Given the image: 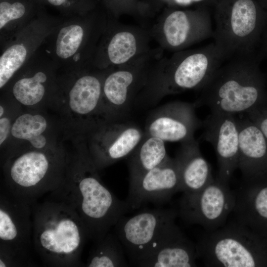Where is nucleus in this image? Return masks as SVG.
I'll list each match as a JSON object with an SVG mask.
<instances>
[{
  "instance_id": "nucleus-31",
  "label": "nucleus",
  "mask_w": 267,
  "mask_h": 267,
  "mask_svg": "<svg viewBox=\"0 0 267 267\" xmlns=\"http://www.w3.org/2000/svg\"><path fill=\"white\" fill-rule=\"evenodd\" d=\"M247 117L261 131L267 139V105H263L246 113Z\"/></svg>"
},
{
  "instance_id": "nucleus-1",
  "label": "nucleus",
  "mask_w": 267,
  "mask_h": 267,
  "mask_svg": "<svg viewBox=\"0 0 267 267\" xmlns=\"http://www.w3.org/2000/svg\"><path fill=\"white\" fill-rule=\"evenodd\" d=\"M90 157H83L65 173L49 197L70 206L81 220L89 239H102L129 210L101 181Z\"/></svg>"
},
{
  "instance_id": "nucleus-37",
  "label": "nucleus",
  "mask_w": 267,
  "mask_h": 267,
  "mask_svg": "<svg viewBox=\"0 0 267 267\" xmlns=\"http://www.w3.org/2000/svg\"><path fill=\"white\" fill-rule=\"evenodd\" d=\"M4 108L3 107L0 105V118H1L3 115V113H4Z\"/></svg>"
},
{
  "instance_id": "nucleus-35",
  "label": "nucleus",
  "mask_w": 267,
  "mask_h": 267,
  "mask_svg": "<svg viewBox=\"0 0 267 267\" xmlns=\"http://www.w3.org/2000/svg\"><path fill=\"white\" fill-rule=\"evenodd\" d=\"M50 4L57 7H67L70 5L76 0H46ZM95 5L93 0H83Z\"/></svg>"
},
{
  "instance_id": "nucleus-22",
  "label": "nucleus",
  "mask_w": 267,
  "mask_h": 267,
  "mask_svg": "<svg viewBox=\"0 0 267 267\" xmlns=\"http://www.w3.org/2000/svg\"><path fill=\"white\" fill-rule=\"evenodd\" d=\"M175 158L179 167L180 191L197 192L214 179L211 167L202 156L195 138L181 143Z\"/></svg>"
},
{
  "instance_id": "nucleus-10",
  "label": "nucleus",
  "mask_w": 267,
  "mask_h": 267,
  "mask_svg": "<svg viewBox=\"0 0 267 267\" xmlns=\"http://www.w3.org/2000/svg\"><path fill=\"white\" fill-rule=\"evenodd\" d=\"M149 30L160 48L174 52L213 38L214 33L209 13L200 9L167 8Z\"/></svg>"
},
{
  "instance_id": "nucleus-28",
  "label": "nucleus",
  "mask_w": 267,
  "mask_h": 267,
  "mask_svg": "<svg viewBox=\"0 0 267 267\" xmlns=\"http://www.w3.org/2000/svg\"><path fill=\"white\" fill-rule=\"evenodd\" d=\"M103 1L107 9L108 16L117 20L125 15L144 19L155 14L151 6L145 0H103Z\"/></svg>"
},
{
  "instance_id": "nucleus-38",
  "label": "nucleus",
  "mask_w": 267,
  "mask_h": 267,
  "mask_svg": "<svg viewBox=\"0 0 267 267\" xmlns=\"http://www.w3.org/2000/svg\"><path fill=\"white\" fill-rule=\"evenodd\" d=\"M264 0V3L265 4V5L267 7V0Z\"/></svg>"
},
{
  "instance_id": "nucleus-25",
  "label": "nucleus",
  "mask_w": 267,
  "mask_h": 267,
  "mask_svg": "<svg viewBox=\"0 0 267 267\" xmlns=\"http://www.w3.org/2000/svg\"><path fill=\"white\" fill-rule=\"evenodd\" d=\"M95 244L90 252L86 267H121L128 266L124 247L116 234L108 233Z\"/></svg>"
},
{
  "instance_id": "nucleus-8",
  "label": "nucleus",
  "mask_w": 267,
  "mask_h": 267,
  "mask_svg": "<svg viewBox=\"0 0 267 267\" xmlns=\"http://www.w3.org/2000/svg\"><path fill=\"white\" fill-rule=\"evenodd\" d=\"M33 204L4 189L0 194V267L25 265L33 243Z\"/></svg>"
},
{
  "instance_id": "nucleus-6",
  "label": "nucleus",
  "mask_w": 267,
  "mask_h": 267,
  "mask_svg": "<svg viewBox=\"0 0 267 267\" xmlns=\"http://www.w3.org/2000/svg\"><path fill=\"white\" fill-rule=\"evenodd\" d=\"M260 236L234 221L206 231L196 247L205 266L254 267L267 263V244Z\"/></svg>"
},
{
  "instance_id": "nucleus-26",
  "label": "nucleus",
  "mask_w": 267,
  "mask_h": 267,
  "mask_svg": "<svg viewBox=\"0 0 267 267\" xmlns=\"http://www.w3.org/2000/svg\"><path fill=\"white\" fill-rule=\"evenodd\" d=\"M47 127V122L41 115L29 113L18 117L11 126V134L15 138L28 141L36 149H43L46 139L43 134Z\"/></svg>"
},
{
  "instance_id": "nucleus-30",
  "label": "nucleus",
  "mask_w": 267,
  "mask_h": 267,
  "mask_svg": "<svg viewBox=\"0 0 267 267\" xmlns=\"http://www.w3.org/2000/svg\"><path fill=\"white\" fill-rule=\"evenodd\" d=\"M26 12V7L19 1H1L0 3V29L2 30L11 21L23 17Z\"/></svg>"
},
{
  "instance_id": "nucleus-19",
  "label": "nucleus",
  "mask_w": 267,
  "mask_h": 267,
  "mask_svg": "<svg viewBox=\"0 0 267 267\" xmlns=\"http://www.w3.org/2000/svg\"><path fill=\"white\" fill-rule=\"evenodd\" d=\"M197 258L196 244L175 223L135 265L148 267H196Z\"/></svg>"
},
{
  "instance_id": "nucleus-17",
  "label": "nucleus",
  "mask_w": 267,
  "mask_h": 267,
  "mask_svg": "<svg viewBox=\"0 0 267 267\" xmlns=\"http://www.w3.org/2000/svg\"><path fill=\"white\" fill-rule=\"evenodd\" d=\"M194 103L181 101L168 103L150 115L145 134L164 141L186 142L194 138L196 130L202 126L196 116Z\"/></svg>"
},
{
  "instance_id": "nucleus-14",
  "label": "nucleus",
  "mask_w": 267,
  "mask_h": 267,
  "mask_svg": "<svg viewBox=\"0 0 267 267\" xmlns=\"http://www.w3.org/2000/svg\"><path fill=\"white\" fill-rule=\"evenodd\" d=\"M108 17L96 12L87 13L78 22L62 26L58 32L54 51L62 61L79 58L92 65L93 57Z\"/></svg>"
},
{
  "instance_id": "nucleus-36",
  "label": "nucleus",
  "mask_w": 267,
  "mask_h": 267,
  "mask_svg": "<svg viewBox=\"0 0 267 267\" xmlns=\"http://www.w3.org/2000/svg\"><path fill=\"white\" fill-rule=\"evenodd\" d=\"M152 7L153 11L155 13L162 7L160 0H145Z\"/></svg>"
},
{
  "instance_id": "nucleus-11",
  "label": "nucleus",
  "mask_w": 267,
  "mask_h": 267,
  "mask_svg": "<svg viewBox=\"0 0 267 267\" xmlns=\"http://www.w3.org/2000/svg\"><path fill=\"white\" fill-rule=\"evenodd\" d=\"M152 40L149 29L108 16L92 66L105 69L126 64L149 52Z\"/></svg>"
},
{
  "instance_id": "nucleus-27",
  "label": "nucleus",
  "mask_w": 267,
  "mask_h": 267,
  "mask_svg": "<svg viewBox=\"0 0 267 267\" xmlns=\"http://www.w3.org/2000/svg\"><path fill=\"white\" fill-rule=\"evenodd\" d=\"M47 79L45 72L39 71L30 77L19 79L13 86V96L23 105L32 106L37 104L45 94L44 84Z\"/></svg>"
},
{
  "instance_id": "nucleus-16",
  "label": "nucleus",
  "mask_w": 267,
  "mask_h": 267,
  "mask_svg": "<svg viewBox=\"0 0 267 267\" xmlns=\"http://www.w3.org/2000/svg\"><path fill=\"white\" fill-rule=\"evenodd\" d=\"M180 191L179 167L176 158L166 161L145 172L129 185L126 201L130 210L151 202L163 204Z\"/></svg>"
},
{
  "instance_id": "nucleus-3",
  "label": "nucleus",
  "mask_w": 267,
  "mask_h": 267,
  "mask_svg": "<svg viewBox=\"0 0 267 267\" xmlns=\"http://www.w3.org/2000/svg\"><path fill=\"white\" fill-rule=\"evenodd\" d=\"M32 205L33 243L44 264L77 267L88 238L76 212L68 205L48 197Z\"/></svg>"
},
{
  "instance_id": "nucleus-4",
  "label": "nucleus",
  "mask_w": 267,
  "mask_h": 267,
  "mask_svg": "<svg viewBox=\"0 0 267 267\" xmlns=\"http://www.w3.org/2000/svg\"><path fill=\"white\" fill-rule=\"evenodd\" d=\"M226 61L214 43L162 57L140 94L151 101L191 89L200 90Z\"/></svg>"
},
{
  "instance_id": "nucleus-9",
  "label": "nucleus",
  "mask_w": 267,
  "mask_h": 267,
  "mask_svg": "<svg viewBox=\"0 0 267 267\" xmlns=\"http://www.w3.org/2000/svg\"><path fill=\"white\" fill-rule=\"evenodd\" d=\"M159 47L117 67L106 74L102 88V104L115 115L122 114L130 103L144 89L157 63L163 56Z\"/></svg>"
},
{
  "instance_id": "nucleus-5",
  "label": "nucleus",
  "mask_w": 267,
  "mask_h": 267,
  "mask_svg": "<svg viewBox=\"0 0 267 267\" xmlns=\"http://www.w3.org/2000/svg\"><path fill=\"white\" fill-rule=\"evenodd\" d=\"M215 19L214 43L226 61L259 53L267 13L254 0H223Z\"/></svg>"
},
{
  "instance_id": "nucleus-21",
  "label": "nucleus",
  "mask_w": 267,
  "mask_h": 267,
  "mask_svg": "<svg viewBox=\"0 0 267 267\" xmlns=\"http://www.w3.org/2000/svg\"><path fill=\"white\" fill-rule=\"evenodd\" d=\"M235 191V221L259 235L267 234V183L243 180Z\"/></svg>"
},
{
  "instance_id": "nucleus-12",
  "label": "nucleus",
  "mask_w": 267,
  "mask_h": 267,
  "mask_svg": "<svg viewBox=\"0 0 267 267\" xmlns=\"http://www.w3.org/2000/svg\"><path fill=\"white\" fill-rule=\"evenodd\" d=\"M235 201V191L229 183L216 178L197 192L183 193L178 216L188 223L202 226L206 231H213L225 224Z\"/></svg>"
},
{
  "instance_id": "nucleus-24",
  "label": "nucleus",
  "mask_w": 267,
  "mask_h": 267,
  "mask_svg": "<svg viewBox=\"0 0 267 267\" xmlns=\"http://www.w3.org/2000/svg\"><path fill=\"white\" fill-rule=\"evenodd\" d=\"M162 139L146 134L128 157L129 185L145 172L161 164L170 157Z\"/></svg>"
},
{
  "instance_id": "nucleus-29",
  "label": "nucleus",
  "mask_w": 267,
  "mask_h": 267,
  "mask_svg": "<svg viewBox=\"0 0 267 267\" xmlns=\"http://www.w3.org/2000/svg\"><path fill=\"white\" fill-rule=\"evenodd\" d=\"M28 55L27 46L22 43L8 47L0 57V88L1 89L25 62Z\"/></svg>"
},
{
  "instance_id": "nucleus-2",
  "label": "nucleus",
  "mask_w": 267,
  "mask_h": 267,
  "mask_svg": "<svg viewBox=\"0 0 267 267\" xmlns=\"http://www.w3.org/2000/svg\"><path fill=\"white\" fill-rule=\"evenodd\" d=\"M259 53L236 56L223 62L200 89L195 107L233 115L267 105L265 77Z\"/></svg>"
},
{
  "instance_id": "nucleus-33",
  "label": "nucleus",
  "mask_w": 267,
  "mask_h": 267,
  "mask_svg": "<svg viewBox=\"0 0 267 267\" xmlns=\"http://www.w3.org/2000/svg\"><path fill=\"white\" fill-rule=\"evenodd\" d=\"M204 0H160L161 4H166L169 7L185 6L198 3Z\"/></svg>"
},
{
  "instance_id": "nucleus-34",
  "label": "nucleus",
  "mask_w": 267,
  "mask_h": 267,
  "mask_svg": "<svg viewBox=\"0 0 267 267\" xmlns=\"http://www.w3.org/2000/svg\"><path fill=\"white\" fill-rule=\"evenodd\" d=\"M258 52L262 57H267V21L262 34Z\"/></svg>"
},
{
  "instance_id": "nucleus-15",
  "label": "nucleus",
  "mask_w": 267,
  "mask_h": 267,
  "mask_svg": "<svg viewBox=\"0 0 267 267\" xmlns=\"http://www.w3.org/2000/svg\"><path fill=\"white\" fill-rule=\"evenodd\" d=\"M202 138L210 143L216 152L218 164L217 178L229 183L238 169L239 129L235 115L211 112L202 122Z\"/></svg>"
},
{
  "instance_id": "nucleus-20",
  "label": "nucleus",
  "mask_w": 267,
  "mask_h": 267,
  "mask_svg": "<svg viewBox=\"0 0 267 267\" xmlns=\"http://www.w3.org/2000/svg\"><path fill=\"white\" fill-rule=\"evenodd\" d=\"M238 167L244 180L263 178L267 173V139L247 117L237 118Z\"/></svg>"
},
{
  "instance_id": "nucleus-13",
  "label": "nucleus",
  "mask_w": 267,
  "mask_h": 267,
  "mask_svg": "<svg viewBox=\"0 0 267 267\" xmlns=\"http://www.w3.org/2000/svg\"><path fill=\"white\" fill-rule=\"evenodd\" d=\"M178 216V210L175 209H154L119 219L115 225L116 234L133 264L135 265L175 223Z\"/></svg>"
},
{
  "instance_id": "nucleus-18",
  "label": "nucleus",
  "mask_w": 267,
  "mask_h": 267,
  "mask_svg": "<svg viewBox=\"0 0 267 267\" xmlns=\"http://www.w3.org/2000/svg\"><path fill=\"white\" fill-rule=\"evenodd\" d=\"M144 135L137 126L116 123L100 129L94 135L90 157L97 169L128 157Z\"/></svg>"
},
{
  "instance_id": "nucleus-32",
  "label": "nucleus",
  "mask_w": 267,
  "mask_h": 267,
  "mask_svg": "<svg viewBox=\"0 0 267 267\" xmlns=\"http://www.w3.org/2000/svg\"><path fill=\"white\" fill-rule=\"evenodd\" d=\"M11 126L9 119L1 117L0 119V144L1 145L11 132Z\"/></svg>"
},
{
  "instance_id": "nucleus-7",
  "label": "nucleus",
  "mask_w": 267,
  "mask_h": 267,
  "mask_svg": "<svg viewBox=\"0 0 267 267\" xmlns=\"http://www.w3.org/2000/svg\"><path fill=\"white\" fill-rule=\"evenodd\" d=\"M63 162L41 151L21 154L6 165L4 189L33 204L59 187L64 175Z\"/></svg>"
},
{
  "instance_id": "nucleus-23",
  "label": "nucleus",
  "mask_w": 267,
  "mask_h": 267,
  "mask_svg": "<svg viewBox=\"0 0 267 267\" xmlns=\"http://www.w3.org/2000/svg\"><path fill=\"white\" fill-rule=\"evenodd\" d=\"M111 67L88 72L80 77L69 92V105L80 115L93 114L102 104L103 83Z\"/></svg>"
}]
</instances>
